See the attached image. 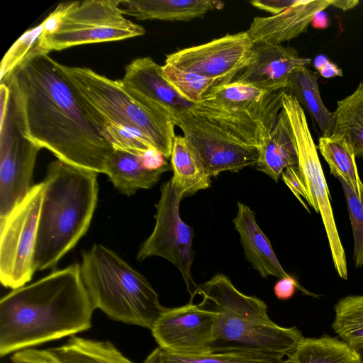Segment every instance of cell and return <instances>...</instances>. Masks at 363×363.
<instances>
[{"label": "cell", "instance_id": "obj_29", "mask_svg": "<svg viewBox=\"0 0 363 363\" xmlns=\"http://www.w3.org/2000/svg\"><path fill=\"white\" fill-rule=\"evenodd\" d=\"M143 363H287L284 357L255 352H205L184 354L157 347Z\"/></svg>", "mask_w": 363, "mask_h": 363}, {"label": "cell", "instance_id": "obj_20", "mask_svg": "<svg viewBox=\"0 0 363 363\" xmlns=\"http://www.w3.org/2000/svg\"><path fill=\"white\" fill-rule=\"evenodd\" d=\"M233 222L240 235L245 259L261 277L281 279L289 276L278 260L269 240L257 223L255 212L249 206L238 202V213Z\"/></svg>", "mask_w": 363, "mask_h": 363}, {"label": "cell", "instance_id": "obj_40", "mask_svg": "<svg viewBox=\"0 0 363 363\" xmlns=\"http://www.w3.org/2000/svg\"><path fill=\"white\" fill-rule=\"evenodd\" d=\"M352 348L354 350V351L359 358V363H363V344L359 345L356 346Z\"/></svg>", "mask_w": 363, "mask_h": 363}, {"label": "cell", "instance_id": "obj_11", "mask_svg": "<svg viewBox=\"0 0 363 363\" xmlns=\"http://www.w3.org/2000/svg\"><path fill=\"white\" fill-rule=\"evenodd\" d=\"M174 124L195 147L210 177L225 171L238 172L256 165L258 161L259 147L244 143L189 110L177 115Z\"/></svg>", "mask_w": 363, "mask_h": 363}, {"label": "cell", "instance_id": "obj_10", "mask_svg": "<svg viewBox=\"0 0 363 363\" xmlns=\"http://www.w3.org/2000/svg\"><path fill=\"white\" fill-rule=\"evenodd\" d=\"M303 337L296 327H282L272 320L219 313L208 352H255L287 357Z\"/></svg>", "mask_w": 363, "mask_h": 363}, {"label": "cell", "instance_id": "obj_41", "mask_svg": "<svg viewBox=\"0 0 363 363\" xmlns=\"http://www.w3.org/2000/svg\"><path fill=\"white\" fill-rule=\"evenodd\" d=\"M11 363H16V362H11Z\"/></svg>", "mask_w": 363, "mask_h": 363}, {"label": "cell", "instance_id": "obj_14", "mask_svg": "<svg viewBox=\"0 0 363 363\" xmlns=\"http://www.w3.org/2000/svg\"><path fill=\"white\" fill-rule=\"evenodd\" d=\"M218 315L189 301L179 307L167 308L150 330L158 347L164 350L184 354L208 352Z\"/></svg>", "mask_w": 363, "mask_h": 363}, {"label": "cell", "instance_id": "obj_31", "mask_svg": "<svg viewBox=\"0 0 363 363\" xmlns=\"http://www.w3.org/2000/svg\"><path fill=\"white\" fill-rule=\"evenodd\" d=\"M162 67L168 82L183 98L193 104L199 101L211 88L220 85L216 79L183 71L170 65L164 64Z\"/></svg>", "mask_w": 363, "mask_h": 363}, {"label": "cell", "instance_id": "obj_8", "mask_svg": "<svg viewBox=\"0 0 363 363\" xmlns=\"http://www.w3.org/2000/svg\"><path fill=\"white\" fill-rule=\"evenodd\" d=\"M43 182L34 184L24 199L0 218V281L12 290L26 286L34 264Z\"/></svg>", "mask_w": 363, "mask_h": 363}, {"label": "cell", "instance_id": "obj_19", "mask_svg": "<svg viewBox=\"0 0 363 363\" xmlns=\"http://www.w3.org/2000/svg\"><path fill=\"white\" fill-rule=\"evenodd\" d=\"M196 296L202 297L198 306L221 314L253 317L270 320L267 304L255 296H247L223 274H216L210 280L198 285L190 301Z\"/></svg>", "mask_w": 363, "mask_h": 363}, {"label": "cell", "instance_id": "obj_23", "mask_svg": "<svg viewBox=\"0 0 363 363\" xmlns=\"http://www.w3.org/2000/svg\"><path fill=\"white\" fill-rule=\"evenodd\" d=\"M170 162L173 171L171 181L182 198L211 186V177L195 147L185 136L175 135Z\"/></svg>", "mask_w": 363, "mask_h": 363}, {"label": "cell", "instance_id": "obj_4", "mask_svg": "<svg viewBox=\"0 0 363 363\" xmlns=\"http://www.w3.org/2000/svg\"><path fill=\"white\" fill-rule=\"evenodd\" d=\"M59 66L100 130L109 124L140 132L170 159L175 124L166 112L127 89L121 79H109L87 67Z\"/></svg>", "mask_w": 363, "mask_h": 363}, {"label": "cell", "instance_id": "obj_34", "mask_svg": "<svg viewBox=\"0 0 363 363\" xmlns=\"http://www.w3.org/2000/svg\"><path fill=\"white\" fill-rule=\"evenodd\" d=\"M283 181L291 189L295 196L302 205L309 211L307 203L309 205V200L306 186L299 172L298 167H290L286 168L281 174Z\"/></svg>", "mask_w": 363, "mask_h": 363}, {"label": "cell", "instance_id": "obj_3", "mask_svg": "<svg viewBox=\"0 0 363 363\" xmlns=\"http://www.w3.org/2000/svg\"><path fill=\"white\" fill-rule=\"evenodd\" d=\"M97 174L58 159L48 164L35 249V271L53 268L86 233L97 203Z\"/></svg>", "mask_w": 363, "mask_h": 363}, {"label": "cell", "instance_id": "obj_9", "mask_svg": "<svg viewBox=\"0 0 363 363\" xmlns=\"http://www.w3.org/2000/svg\"><path fill=\"white\" fill-rule=\"evenodd\" d=\"M160 200L155 204V225L150 235L141 245L138 260L157 256L162 257L179 270L191 296L196 284L192 277V228L184 223L179 213L182 195L176 189L171 179L163 183Z\"/></svg>", "mask_w": 363, "mask_h": 363}, {"label": "cell", "instance_id": "obj_13", "mask_svg": "<svg viewBox=\"0 0 363 363\" xmlns=\"http://www.w3.org/2000/svg\"><path fill=\"white\" fill-rule=\"evenodd\" d=\"M40 149L20 132L10 100L6 112L1 116L0 218L6 216L33 186V174Z\"/></svg>", "mask_w": 363, "mask_h": 363}, {"label": "cell", "instance_id": "obj_18", "mask_svg": "<svg viewBox=\"0 0 363 363\" xmlns=\"http://www.w3.org/2000/svg\"><path fill=\"white\" fill-rule=\"evenodd\" d=\"M333 0H301L279 14L255 17L246 30L255 44L281 45L307 31L314 16Z\"/></svg>", "mask_w": 363, "mask_h": 363}, {"label": "cell", "instance_id": "obj_25", "mask_svg": "<svg viewBox=\"0 0 363 363\" xmlns=\"http://www.w3.org/2000/svg\"><path fill=\"white\" fill-rule=\"evenodd\" d=\"M319 75L318 72L301 67L290 77L286 90L310 114L322 136H330L333 133L335 117L321 99L318 83Z\"/></svg>", "mask_w": 363, "mask_h": 363}, {"label": "cell", "instance_id": "obj_28", "mask_svg": "<svg viewBox=\"0 0 363 363\" xmlns=\"http://www.w3.org/2000/svg\"><path fill=\"white\" fill-rule=\"evenodd\" d=\"M333 133L343 137L355 157H363V82L350 95L337 101Z\"/></svg>", "mask_w": 363, "mask_h": 363}, {"label": "cell", "instance_id": "obj_37", "mask_svg": "<svg viewBox=\"0 0 363 363\" xmlns=\"http://www.w3.org/2000/svg\"><path fill=\"white\" fill-rule=\"evenodd\" d=\"M314 67L318 70L319 74L325 78L342 76V69L323 55H318L315 58Z\"/></svg>", "mask_w": 363, "mask_h": 363}, {"label": "cell", "instance_id": "obj_6", "mask_svg": "<svg viewBox=\"0 0 363 363\" xmlns=\"http://www.w3.org/2000/svg\"><path fill=\"white\" fill-rule=\"evenodd\" d=\"M120 4L121 0L69 1L56 28L51 33H40L35 45L48 53L144 35L145 28L126 18Z\"/></svg>", "mask_w": 363, "mask_h": 363}, {"label": "cell", "instance_id": "obj_5", "mask_svg": "<svg viewBox=\"0 0 363 363\" xmlns=\"http://www.w3.org/2000/svg\"><path fill=\"white\" fill-rule=\"evenodd\" d=\"M80 269L94 308L112 320L151 330L167 308L145 277L104 245L82 253Z\"/></svg>", "mask_w": 363, "mask_h": 363}, {"label": "cell", "instance_id": "obj_39", "mask_svg": "<svg viewBox=\"0 0 363 363\" xmlns=\"http://www.w3.org/2000/svg\"><path fill=\"white\" fill-rule=\"evenodd\" d=\"M358 4L359 1L357 0H333L331 6L346 11L354 8Z\"/></svg>", "mask_w": 363, "mask_h": 363}, {"label": "cell", "instance_id": "obj_35", "mask_svg": "<svg viewBox=\"0 0 363 363\" xmlns=\"http://www.w3.org/2000/svg\"><path fill=\"white\" fill-rule=\"evenodd\" d=\"M297 288L303 293L310 294L290 275L277 281L274 286V293L278 299L288 300L294 296Z\"/></svg>", "mask_w": 363, "mask_h": 363}, {"label": "cell", "instance_id": "obj_12", "mask_svg": "<svg viewBox=\"0 0 363 363\" xmlns=\"http://www.w3.org/2000/svg\"><path fill=\"white\" fill-rule=\"evenodd\" d=\"M255 44L247 31L213 39L167 55L165 64L228 84L250 63Z\"/></svg>", "mask_w": 363, "mask_h": 363}, {"label": "cell", "instance_id": "obj_27", "mask_svg": "<svg viewBox=\"0 0 363 363\" xmlns=\"http://www.w3.org/2000/svg\"><path fill=\"white\" fill-rule=\"evenodd\" d=\"M317 149L328 163L330 174L344 181L360 197L363 183L359 176L356 157L346 140L335 134L321 136Z\"/></svg>", "mask_w": 363, "mask_h": 363}, {"label": "cell", "instance_id": "obj_22", "mask_svg": "<svg viewBox=\"0 0 363 363\" xmlns=\"http://www.w3.org/2000/svg\"><path fill=\"white\" fill-rule=\"evenodd\" d=\"M124 15L138 20L189 21L202 18L224 4L213 0H121Z\"/></svg>", "mask_w": 363, "mask_h": 363}, {"label": "cell", "instance_id": "obj_38", "mask_svg": "<svg viewBox=\"0 0 363 363\" xmlns=\"http://www.w3.org/2000/svg\"><path fill=\"white\" fill-rule=\"evenodd\" d=\"M311 25L318 29L325 28L328 26V19L326 13L322 11L315 14Z\"/></svg>", "mask_w": 363, "mask_h": 363}, {"label": "cell", "instance_id": "obj_36", "mask_svg": "<svg viewBox=\"0 0 363 363\" xmlns=\"http://www.w3.org/2000/svg\"><path fill=\"white\" fill-rule=\"evenodd\" d=\"M301 0H253L250 4L255 8L277 15L298 4Z\"/></svg>", "mask_w": 363, "mask_h": 363}, {"label": "cell", "instance_id": "obj_24", "mask_svg": "<svg viewBox=\"0 0 363 363\" xmlns=\"http://www.w3.org/2000/svg\"><path fill=\"white\" fill-rule=\"evenodd\" d=\"M142 154L114 149L106 163L104 174L123 194L132 196L139 189H151L160 180L162 174L167 172L147 169L143 164Z\"/></svg>", "mask_w": 363, "mask_h": 363}, {"label": "cell", "instance_id": "obj_30", "mask_svg": "<svg viewBox=\"0 0 363 363\" xmlns=\"http://www.w3.org/2000/svg\"><path fill=\"white\" fill-rule=\"evenodd\" d=\"M333 329L352 347L363 344V295L347 296L335 306Z\"/></svg>", "mask_w": 363, "mask_h": 363}, {"label": "cell", "instance_id": "obj_15", "mask_svg": "<svg viewBox=\"0 0 363 363\" xmlns=\"http://www.w3.org/2000/svg\"><path fill=\"white\" fill-rule=\"evenodd\" d=\"M311 63L310 58L301 57L294 48L255 44L250 63L233 81L273 92L286 89L290 77Z\"/></svg>", "mask_w": 363, "mask_h": 363}, {"label": "cell", "instance_id": "obj_17", "mask_svg": "<svg viewBox=\"0 0 363 363\" xmlns=\"http://www.w3.org/2000/svg\"><path fill=\"white\" fill-rule=\"evenodd\" d=\"M16 363H134L109 341L73 335L68 341L48 349L28 348L11 357Z\"/></svg>", "mask_w": 363, "mask_h": 363}, {"label": "cell", "instance_id": "obj_26", "mask_svg": "<svg viewBox=\"0 0 363 363\" xmlns=\"http://www.w3.org/2000/svg\"><path fill=\"white\" fill-rule=\"evenodd\" d=\"M287 363H359L354 350L330 336L303 337L287 357Z\"/></svg>", "mask_w": 363, "mask_h": 363}, {"label": "cell", "instance_id": "obj_2", "mask_svg": "<svg viewBox=\"0 0 363 363\" xmlns=\"http://www.w3.org/2000/svg\"><path fill=\"white\" fill-rule=\"evenodd\" d=\"M94 310L78 264L12 290L0 301V356L87 330Z\"/></svg>", "mask_w": 363, "mask_h": 363}, {"label": "cell", "instance_id": "obj_7", "mask_svg": "<svg viewBox=\"0 0 363 363\" xmlns=\"http://www.w3.org/2000/svg\"><path fill=\"white\" fill-rule=\"evenodd\" d=\"M283 108L289 117L295 137L298 169L306 189L309 206L320 213L326 232L335 269L342 279L348 277L346 255L330 199V192L304 109L286 91L282 96Z\"/></svg>", "mask_w": 363, "mask_h": 363}, {"label": "cell", "instance_id": "obj_32", "mask_svg": "<svg viewBox=\"0 0 363 363\" xmlns=\"http://www.w3.org/2000/svg\"><path fill=\"white\" fill-rule=\"evenodd\" d=\"M346 199L354 240L353 260L357 268L363 266V191L359 197L342 179H339Z\"/></svg>", "mask_w": 363, "mask_h": 363}, {"label": "cell", "instance_id": "obj_16", "mask_svg": "<svg viewBox=\"0 0 363 363\" xmlns=\"http://www.w3.org/2000/svg\"><path fill=\"white\" fill-rule=\"evenodd\" d=\"M123 86L166 112L174 121L189 110L193 103L183 98L168 82L162 67L151 57H138L125 67L121 79Z\"/></svg>", "mask_w": 363, "mask_h": 363}, {"label": "cell", "instance_id": "obj_21", "mask_svg": "<svg viewBox=\"0 0 363 363\" xmlns=\"http://www.w3.org/2000/svg\"><path fill=\"white\" fill-rule=\"evenodd\" d=\"M257 169L277 182L288 167H298V157L295 137L284 108L279 112L269 135L259 147Z\"/></svg>", "mask_w": 363, "mask_h": 363}, {"label": "cell", "instance_id": "obj_33", "mask_svg": "<svg viewBox=\"0 0 363 363\" xmlns=\"http://www.w3.org/2000/svg\"><path fill=\"white\" fill-rule=\"evenodd\" d=\"M43 30L42 23L27 30L4 55L1 65V82L24 59L36 43Z\"/></svg>", "mask_w": 363, "mask_h": 363}, {"label": "cell", "instance_id": "obj_1", "mask_svg": "<svg viewBox=\"0 0 363 363\" xmlns=\"http://www.w3.org/2000/svg\"><path fill=\"white\" fill-rule=\"evenodd\" d=\"M1 83L24 137L69 164L105 173L114 151L59 62L35 44Z\"/></svg>", "mask_w": 363, "mask_h": 363}]
</instances>
